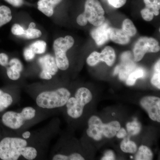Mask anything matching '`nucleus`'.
<instances>
[{"label":"nucleus","mask_w":160,"mask_h":160,"mask_svg":"<svg viewBox=\"0 0 160 160\" xmlns=\"http://www.w3.org/2000/svg\"><path fill=\"white\" fill-rule=\"evenodd\" d=\"M70 92L64 88L52 91L43 92L36 99V103L41 108L53 109L62 107L66 105L70 97Z\"/></svg>","instance_id":"nucleus-1"},{"label":"nucleus","mask_w":160,"mask_h":160,"mask_svg":"<svg viewBox=\"0 0 160 160\" xmlns=\"http://www.w3.org/2000/svg\"><path fill=\"white\" fill-rule=\"evenodd\" d=\"M74 44V40L71 36L59 38L55 40L53 44L55 60L59 69L66 70L69 67V61L66 52Z\"/></svg>","instance_id":"nucleus-2"},{"label":"nucleus","mask_w":160,"mask_h":160,"mask_svg":"<svg viewBox=\"0 0 160 160\" xmlns=\"http://www.w3.org/2000/svg\"><path fill=\"white\" fill-rule=\"evenodd\" d=\"M27 145L26 141L21 138H4L0 142V158L3 160L18 159L21 156L20 148Z\"/></svg>","instance_id":"nucleus-3"},{"label":"nucleus","mask_w":160,"mask_h":160,"mask_svg":"<svg viewBox=\"0 0 160 160\" xmlns=\"http://www.w3.org/2000/svg\"><path fill=\"white\" fill-rule=\"evenodd\" d=\"M36 114L35 109L31 107L24 108L21 112L8 111L3 115V123L10 129H19L27 120L32 119Z\"/></svg>","instance_id":"nucleus-4"},{"label":"nucleus","mask_w":160,"mask_h":160,"mask_svg":"<svg viewBox=\"0 0 160 160\" xmlns=\"http://www.w3.org/2000/svg\"><path fill=\"white\" fill-rule=\"evenodd\" d=\"M83 13L93 26H99L105 22V11L98 0H86Z\"/></svg>","instance_id":"nucleus-5"},{"label":"nucleus","mask_w":160,"mask_h":160,"mask_svg":"<svg viewBox=\"0 0 160 160\" xmlns=\"http://www.w3.org/2000/svg\"><path fill=\"white\" fill-rule=\"evenodd\" d=\"M160 50L159 43L156 39L146 37L140 38L135 44L133 49L134 61L140 62L146 53H156Z\"/></svg>","instance_id":"nucleus-6"},{"label":"nucleus","mask_w":160,"mask_h":160,"mask_svg":"<svg viewBox=\"0 0 160 160\" xmlns=\"http://www.w3.org/2000/svg\"><path fill=\"white\" fill-rule=\"evenodd\" d=\"M38 62L42 69L40 74L41 78L50 80L52 78V76L57 73L58 68L55 58L49 54L43 56L39 58Z\"/></svg>","instance_id":"nucleus-7"},{"label":"nucleus","mask_w":160,"mask_h":160,"mask_svg":"<svg viewBox=\"0 0 160 160\" xmlns=\"http://www.w3.org/2000/svg\"><path fill=\"white\" fill-rule=\"evenodd\" d=\"M141 106L147 112L152 121L160 122V99L154 96H146L140 101Z\"/></svg>","instance_id":"nucleus-8"},{"label":"nucleus","mask_w":160,"mask_h":160,"mask_svg":"<svg viewBox=\"0 0 160 160\" xmlns=\"http://www.w3.org/2000/svg\"><path fill=\"white\" fill-rule=\"evenodd\" d=\"M103 123L100 118L92 116L88 121L89 128L87 130V135L96 141H100L103 137Z\"/></svg>","instance_id":"nucleus-9"},{"label":"nucleus","mask_w":160,"mask_h":160,"mask_svg":"<svg viewBox=\"0 0 160 160\" xmlns=\"http://www.w3.org/2000/svg\"><path fill=\"white\" fill-rule=\"evenodd\" d=\"M95 27L90 32L91 37L98 46H102L109 40V31L110 27L107 23L105 22Z\"/></svg>","instance_id":"nucleus-10"},{"label":"nucleus","mask_w":160,"mask_h":160,"mask_svg":"<svg viewBox=\"0 0 160 160\" xmlns=\"http://www.w3.org/2000/svg\"><path fill=\"white\" fill-rule=\"evenodd\" d=\"M109 39L117 44L125 45L130 41V37L122 29L109 27Z\"/></svg>","instance_id":"nucleus-11"},{"label":"nucleus","mask_w":160,"mask_h":160,"mask_svg":"<svg viewBox=\"0 0 160 160\" xmlns=\"http://www.w3.org/2000/svg\"><path fill=\"white\" fill-rule=\"evenodd\" d=\"M67 113L73 118H78L82 114L84 106L80 104L75 98H70L66 104Z\"/></svg>","instance_id":"nucleus-12"},{"label":"nucleus","mask_w":160,"mask_h":160,"mask_svg":"<svg viewBox=\"0 0 160 160\" xmlns=\"http://www.w3.org/2000/svg\"><path fill=\"white\" fill-rule=\"evenodd\" d=\"M62 0H39L38 9L46 16L51 17L54 12V8Z\"/></svg>","instance_id":"nucleus-13"},{"label":"nucleus","mask_w":160,"mask_h":160,"mask_svg":"<svg viewBox=\"0 0 160 160\" xmlns=\"http://www.w3.org/2000/svg\"><path fill=\"white\" fill-rule=\"evenodd\" d=\"M116 58L115 52L111 46H106L100 54V62H104L109 66L113 65L115 61Z\"/></svg>","instance_id":"nucleus-14"},{"label":"nucleus","mask_w":160,"mask_h":160,"mask_svg":"<svg viewBox=\"0 0 160 160\" xmlns=\"http://www.w3.org/2000/svg\"><path fill=\"white\" fill-rule=\"evenodd\" d=\"M120 128L121 125L120 123L117 121H112L107 124L103 123V135L109 138L114 137Z\"/></svg>","instance_id":"nucleus-15"},{"label":"nucleus","mask_w":160,"mask_h":160,"mask_svg":"<svg viewBox=\"0 0 160 160\" xmlns=\"http://www.w3.org/2000/svg\"><path fill=\"white\" fill-rule=\"evenodd\" d=\"M75 98L80 104L85 106L91 102L92 97L89 89L85 87H82L78 89Z\"/></svg>","instance_id":"nucleus-16"},{"label":"nucleus","mask_w":160,"mask_h":160,"mask_svg":"<svg viewBox=\"0 0 160 160\" xmlns=\"http://www.w3.org/2000/svg\"><path fill=\"white\" fill-rule=\"evenodd\" d=\"M145 8L143 10L157 16L160 14V0H143Z\"/></svg>","instance_id":"nucleus-17"},{"label":"nucleus","mask_w":160,"mask_h":160,"mask_svg":"<svg viewBox=\"0 0 160 160\" xmlns=\"http://www.w3.org/2000/svg\"><path fill=\"white\" fill-rule=\"evenodd\" d=\"M12 18L11 9L6 6H0V27L9 23Z\"/></svg>","instance_id":"nucleus-18"},{"label":"nucleus","mask_w":160,"mask_h":160,"mask_svg":"<svg viewBox=\"0 0 160 160\" xmlns=\"http://www.w3.org/2000/svg\"><path fill=\"white\" fill-rule=\"evenodd\" d=\"M153 154L149 148L145 146H140L135 156L136 160H151Z\"/></svg>","instance_id":"nucleus-19"},{"label":"nucleus","mask_w":160,"mask_h":160,"mask_svg":"<svg viewBox=\"0 0 160 160\" xmlns=\"http://www.w3.org/2000/svg\"><path fill=\"white\" fill-rule=\"evenodd\" d=\"M122 29L129 37H133L137 32V30L134 24L129 19H126L124 20Z\"/></svg>","instance_id":"nucleus-20"},{"label":"nucleus","mask_w":160,"mask_h":160,"mask_svg":"<svg viewBox=\"0 0 160 160\" xmlns=\"http://www.w3.org/2000/svg\"><path fill=\"white\" fill-rule=\"evenodd\" d=\"M145 74V72L142 68L136 69L132 72L128 76L126 80V84L129 86H133L135 84L137 80L140 78H143Z\"/></svg>","instance_id":"nucleus-21"},{"label":"nucleus","mask_w":160,"mask_h":160,"mask_svg":"<svg viewBox=\"0 0 160 160\" xmlns=\"http://www.w3.org/2000/svg\"><path fill=\"white\" fill-rule=\"evenodd\" d=\"M19 152L21 156L26 159L32 160L34 159L37 156L38 152L36 149L32 147H21L19 149Z\"/></svg>","instance_id":"nucleus-22"},{"label":"nucleus","mask_w":160,"mask_h":160,"mask_svg":"<svg viewBox=\"0 0 160 160\" xmlns=\"http://www.w3.org/2000/svg\"><path fill=\"white\" fill-rule=\"evenodd\" d=\"M120 147L122 151L125 152L134 153L137 150L136 144L128 138L125 139L122 141Z\"/></svg>","instance_id":"nucleus-23"},{"label":"nucleus","mask_w":160,"mask_h":160,"mask_svg":"<svg viewBox=\"0 0 160 160\" xmlns=\"http://www.w3.org/2000/svg\"><path fill=\"white\" fill-rule=\"evenodd\" d=\"M12 102L11 96L0 89V112L3 111L8 108Z\"/></svg>","instance_id":"nucleus-24"},{"label":"nucleus","mask_w":160,"mask_h":160,"mask_svg":"<svg viewBox=\"0 0 160 160\" xmlns=\"http://www.w3.org/2000/svg\"><path fill=\"white\" fill-rule=\"evenodd\" d=\"M29 47L35 54H43L46 52V43L45 41L38 40L32 43Z\"/></svg>","instance_id":"nucleus-25"},{"label":"nucleus","mask_w":160,"mask_h":160,"mask_svg":"<svg viewBox=\"0 0 160 160\" xmlns=\"http://www.w3.org/2000/svg\"><path fill=\"white\" fill-rule=\"evenodd\" d=\"M151 82L153 86L160 89V61L159 60L154 66V72L151 79Z\"/></svg>","instance_id":"nucleus-26"},{"label":"nucleus","mask_w":160,"mask_h":160,"mask_svg":"<svg viewBox=\"0 0 160 160\" xmlns=\"http://www.w3.org/2000/svg\"><path fill=\"white\" fill-rule=\"evenodd\" d=\"M42 35V32L39 29L35 28H28L26 30H25L24 34L21 37L28 39H33L41 37Z\"/></svg>","instance_id":"nucleus-27"},{"label":"nucleus","mask_w":160,"mask_h":160,"mask_svg":"<svg viewBox=\"0 0 160 160\" xmlns=\"http://www.w3.org/2000/svg\"><path fill=\"white\" fill-rule=\"evenodd\" d=\"M126 127L129 134L131 135L137 134L141 131V125L136 121L127 123Z\"/></svg>","instance_id":"nucleus-28"},{"label":"nucleus","mask_w":160,"mask_h":160,"mask_svg":"<svg viewBox=\"0 0 160 160\" xmlns=\"http://www.w3.org/2000/svg\"><path fill=\"white\" fill-rule=\"evenodd\" d=\"M100 52L97 51H93L92 52L86 59L87 64L89 66H93L101 62L100 60Z\"/></svg>","instance_id":"nucleus-29"},{"label":"nucleus","mask_w":160,"mask_h":160,"mask_svg":"<svg viewBox=\"0 0 160 160\" xmlns=\"http://www.w3.org/2000/svg\"><path fill=\"white\" fill-rule=\"evenodd\" d=\"M134 66L132 65H128L126 66L123 69H120L119 77L122 81H126L128 76L132 72V69H134Z\"/></svg>","instance_id":"nucleus-30"},{"label":"nucleus","mask_w":160,"mask_h":160,"mask_svg":"<svg viewBox=\"0 0 160 160\" xmlns=\"http://www.w3.org/2000/svg\"><path fill=\"white\" fill-rule=\"evenodd\" d=\"M8 64L12 69H15L21 72L23 69L22 64L21 61L17 58H13L10 60Z\"/></svg>","instance_id":"nucleus-31"},{"label":"nucleus","mask_w":160,"mask_h":160,"mask_svg":"<svg viewBox=\"0 0 160 160\" xmlns=\"http://www.w3.org/2000/svg\"><path fill=\"white\" fill-rule=\"evenodd\" d=\"M21 72L9 67L7 69V74L8 77L11 80H17L21 76Z\"/></svg>","instance_id":"nucleus-32"},{"label":"nucleus","mask_w":160,"mask_h":160,"mask_svg":"<svg viewBox=\"0 0 160 160\" xmlns=\"http://www.w3.org/2000/svg\"><path fill=\"white\" fill-rule=\"evenodd\" d=\"M11 32L14 35L22 36L25 30L20 25L18 24H15L12 26L11 28Z\"/></svg>","instance_id":"nucleus-33"},{"label":"nucleus","mask_w":160,"mask_h":160,"mask_svg":"<svg viewBox=\"0 0 160 160\" xmlns=\"http://www.w3.org/2000/svg\"><path fill=\"white\" fill-rule=\"evenodd\" d=\"M110 6L115 8H120L126 4L127 0H107Z\"/></svg>","instance_id":"nucleus-34"},{"label":"nucleus","mask_w":160,"mask_h":160,"mask_svg":"<svg viewBox=\"0 0 160 160\" xmlns=\"http://www.w3.org/2000/svg\"><path fill=\"white\" fill-rule=\"evenodd\" d=\"M24 56L25 60L27 61H30L34 59L35 54L29 47H28L24 49Z\"/></svg>","instance_id":"nucleus-35"},{"label":"nucleus","mask_w":160,"mask_h":160,"mask_svg":"<svg viewBox=\"0 0 160 160\" xmlns=\"http://www.w3.org/2000/svg\"><path fill=\"white\" fill-rule=\"evenodd\" d=\"M77 22L81 26H86L88 22V20L84 13H81L77 18Z\"/></svg>","instance_id":"nucleus-36"},{"label":"nucleus","mask_w":160,"mask_h":160,"mask_svg":"<svg viewBox=\"0 0 160 160\" xmlns=\"http://www.w3.org/2000/svg\"><path fill=\"white\" fill-rule=\"evenodd\" d=\"M9 57L5 53H0V65L2 66H6L8 65Z\"/></svg>","instance_id":"nucleus-37"},{"label":"nucleus","mask_w":160,"mask_h":160,"mask_svg":"<svg viewBox=\"0 0 160 160\" xmlns=\"http://www.w3.org/2000/svg\"><path fill=\"white\" fill-rule=\"evenodd\" d=\"M12 6L15 7H20L23 5V0H5Z\"/></svg>","instance_id":"nucleus-38"},{"label":"nucleus","mask_w":160,"mask_h":160,"mask_svg":"<svg viewBox=\"0 0 160 160\" xmlns=\"http://www.w3.org/2000/svg\"><path fill=\"white\" fill-rule=\"evenodd\" d=\"M115 159V157L113 152L112 151L106 152L103 157L102 158V160H112Z\"/></svg>","instance_id":"nucleus-39"},{"label":"nucleus","mask_w":160,"mask_h":160,"mask_svg":"<svg viewBox=\"0 0 160 160\" xmlns=\"http://www.w3.org/2000/svg\"><path fill=\"white\" fill-rule=\"evenodd\" d=\"M69 160H84L85 159L81 154L78 153H72L68 156Z\"/></svg>","instance_id":"nucleus-40"},{"label":"nucleus","mask_w":160,"mask_h":160,"mask_svg":"<svg viewBox=\"0 0 160 160\" xmlns=\"http://www.w3.org/2000/svg\"><path fill=\"white\" fill-rule=\"evenodd\" d=\"M116 135L118 138H123L126 137L127 135V132L124 128H120L119 130L117 132Z\"/></svg>","instance_id":"nucleus-41"},{"label":"nucleus","mask_w":160,"mask_h":160,"mask_svg":"<svg viewBox=\"0 0 160 160\" xmlns=\"http://www.w3.org/2000/svg\"><path fill=\"white\" fill-rule=\"evenodd\" d=\"M53 160H69V158L67 156L62 154L55 155L53 158Z\"/></svg>","instance_id":"nucleus-42"},{"label":"nucleus","mask_w":160,"mask_h":160,"mask_svg":"<svg viewBox=\"0 0 160 160\" xmlns=\"http://www.w3.org/2000/svg\"><path fill=\"white\" fill-rule=\"evenodd\" d=\"M30 135H31V133H30V132H29V131L25 132H24L22 135V137L25 139L29 138L30 137Z\"/></svg>","instance_id":"nucleus-43"},{"label":"nucleus","mask_w":160,"mask_h":160,"mask_svg":"<svg viewBox=\"0 0 160 160\" xmlns=\"http://www.w3.org/2000/svg\"><path fill=\"white\" fill-rule=\"evenodd\" d=\"M120 71V66H117L116 67L115 69L114 72V75L118 74V73H119Z\"/></svg>","instance_id":"nucleus-44"},{"label":"nucleus","mask_w":160,"mask_h":160,"mask_svg":"<svg viewBox=\"0 0 160 160\" xmlns=\"http://www.w3.org/2000/svg\"><path fill=\"white\" fill-rule=\"evenodd\" d=\"M36 27V24L34 22H31L29 24V28H35Z\"/></svg>","instance_id":"nucleus-45"}]
</instances>
